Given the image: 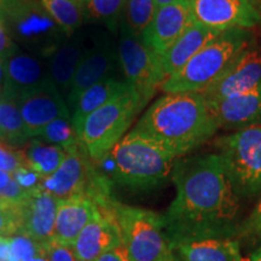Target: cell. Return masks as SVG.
<instances>
[{
    "mask_svg": "<svg viewBox=\"0 0 261 261\" xmlns=\"http://www.w3.org/2000/svg\"><path fill=\"white\" fill-rule=\"evenodd\" d=\"M175 197L163 215L171 246L202 238H233L240 198L219 154L179 158L172 172Z\"/></svg>",
    "mask_w": 261,
    "mask_h": 261,
    "instance_id": "1",
    "label": "cell"
},
{
    "mask_svg": "<svg viewBox=\"0 0 261 261\" xmlns=\"http://www.w3.org/2000/svg\"><path fill=\"white\" fill-rule=\"evenodd\" d=\"M200 92L166 93L150 106L132 130L165 145L178 158L198 148L219 129Z\"/></svg>",
    "mask_w": 261,
    "mask_h": 261,
    "instance_id": "2",
    "label": "cell"
},
{
    "mask_svg": "<svg viewBox=\"0 0 261 261\" xmlns=\"http://www.w3.org/2000/svg\"><path fill=\"white\" fill-rule=\"evenodd\" d=\"M114 181L132 190H151L165 184L172 177L179 159L174 152L156 140L130 130L112 151L106 155Z\"/></svg>",
    "mask_w": 261,
    "mask_h": 261,
    "instance_id": "3",
    "label": "cell"
},
{
    "mask_svg": "<svg viewBox=\"0 0 261 261\" xmlns=\"http://www.w3.org/2000/svg\"><path fill=\"white\" fill-rule=\"evenodd\" d=\"M255 42L248 29H228L198 51L180 70L163 81L165 93L202 92L232 63L241 52Z\"/></svg>",
    "mask_w": 261,
    "mask_h": 261,
    "instance_id": "4",
    "label": "cell"
},
{
    "mask_svg": "<svg viewBox=\"0 0 261 261\" xmlns=\"http://www.w3.org/2000/svg\"><path fill=\"white\" fill-rule=\"evenodd\" d=\"M0 19L21 50L42 58L50 57L69 37L40 0H0Z\"/></svg>",
    "mask_w": 261,
    "mask_h": 261,
    "instance_id": "5",
    "label": "cell"
},
{
    "mask_svg": "<svg viewBox=\"0 0 261 261\" xmlns=\"http://www.w3.org/2000/svg\"><path fill=\"white\" fill-rule=\"evenodd\" d=\"M144 107L139 94L130 90L104 104L84 120L80 140L93 162L112 151Z\"/></svg>",
    "mask_w": 261,
    "mask_h": 261,
    "instance_id": "6",
    "label": "cell"
},
{
    "mask_svg": "<svg viewBox=\"0 0 261 261\" xmlns=\"http://www.w3.org/2000/svg\"><path fill=\"white\" fill-rule=\"evenodd\" d=\"M112 211L130 261H158L172 249L163 215L116 201Z\"/></svg>",
    "mask_w": 261,
    "mask_h": 261,
    "instance_id": "7",
    "label": "cell"
},
{
    "mask_svg": "<svg viewBox=\"0 0 261 261\" xmlns=\"http://www.w3.org/2000/svg\"><path fill=\"white\" fill-rule=\"evenodd\" d=\"M219 156L238 198L261 194V126H252L219 139Z\"/></svg>",
    "mask_w": 261,
    "mask_h": 261,
    "instance_id": "8",
    "label": "cell"
},
{
    "mask_svg": "<svg viewBox=\"0 0 261 261\" xmlns=\"http://www.w3.org/2000/svg\"><path fill=\"white\" fill-rule=\"evenodd\" d=\"M117 55L125 80L139 94L143 103L146 104L166 80L160 56L123 25L117 45Z\"/></svg>",
    "mask_w": 261,
    "mask_h": 261,
    "instance_id": "9",
    "label": "cell"
},
{
    "mask_svg": "<svg viewBox=\"0 0 261 261\" xmlns=\"http://www.w3.org/2000/svg\"><path fill=\"white\" fill-rule=\"evenodd\" d=\"M188 3L195 22L218 32L249 31L261 23V12L254 0H188Z\"/></svg>",
    "mask_w": 261,
    "mask_h": 261,
    "instance_id": "10",
    "label": "cell"
},
{
    "mask_svg": "<svg viewBox=\"0 0 261 261\" xmlns=\"http://www.w3.org/2000/svg\"><path fill=\"white\" fill-rule=\"evenodd\" d=\"M261 86V47L254 42L234 58L220 76L200 92L208 103L219 102Z\"/></svg>",
    "mask_w": 261,
    "mask_h": 261,
    "instance_id": "11",
    "label": "cell"
},
{
    "mask_svg": "<svg viewBox=\"0 0 261 261\" xmlns=\"http://www.w3.org/2000/svg\"><path fill=\"white\" fill-rule=\"evenodd\" d=\"M117 64H120L117 50L108 40L98 41L92 47L87 48L65 98L70 114L81 94L106 77L113 76Z\"/></svg>",
    "mask_w": 261,
    "mask_h": 261,
    "instance_id": "12",
    "label": "cell"
},
{
    "mask_svg": "<svg viewBox=\"0 0 261 261\" xmlns=\"http://www.w3.org/2000/svg\"><path fill=\"white\" fill-rule=\"evenodd\" d=\"M29 138H35L45 126L58 117L70 115L69 108L51 83L24 93L17 99Z\"/></svg>",
    "mask_w": 261,
    "mask_h": 261,
    "instance_id": "13",
    "label": "cell"
},
{
    "mask_svg": "<svg viewBox=\"0 0 261 261\" xmlns=\"http://www.w3.org/2000/svg\"><path fill=\"white\" fill-rule=\"evenodd\" d=\"M192 22L188 0L156 10L154 18L140 35L146 47L161 56L181 37Z\"/></svg>",
    "mask_w": 261,
    "mask_h": 261,
    "instance_id": "14",
    "label": "cell"
},
{
    "mask_svg": "<svg viewBox=\"0 0 261 261\" xmlns=\"http://www.w3.org/2000/svg\"><path fill=\"white\" fill-rule=\"evenodd\" d=\"M121 243V234L112 211V203L109 207L98 205L96 213L75 241L74 253L76 259L96 261L102 254Z\"/></svg>",
    "mask_w": 261,
    "mask_h": 261,
    "instance_id": "15",
    "label": "cell"
},
{
    "mask_svg": "<svg viewBox=\"0 0 261 261\" xmlns=\"http://www.w3.org/2000/svg\"><path fill=\"white\" fill-rule=\"evenodd\" d=\"M60 201L44 190L31 192L27 198L18 204L21 217L19 234H25L42 246L54 241Z\"/></svg>",
    "mask_w": 261,
    "mask_h": 261,
    "instance_id": "16",
    "label": "cell"
},
{
    "mask_svg": "<svg viewBox=\"0 0 261 261\" xmlns=\"http://www.w3.org/2000/svg\"><path fill=\"white\" fill-rule=\"evenodd\" d=\"M6 89L4 96L18 99L24 93L50 84L47 58L19 50L5 61Z\"/></svg>",
    "mask_w": 261,
    "mask_h": 261,
    "instance_id": "17",
    "label": "cell"
},
{
    "mask_svg": "<svg viewBox=\"0 0 261 261\" xmlns=\"http://www.w3.org/2000/svg\"><path fill=\"white\" fill-rule=\"evenodd\" d=\"M210 104L220 128L243 129L261 126V86Z\"/></svg>",
    "mask_w": 261,
    "mask_h": 261,
    "instance_id": "18",
    "label": "cell"
},
{
    "mask_svg": "<svg viewBox=\"0 0 261 261\" xmlns=\"http://www.w3.org/2000/svg\"><path fill=\"white\" fill-rule=\"evenodd\" d=\"M97 210L96 202L84 195L60 201L55 223L54 241L74 248L75 241Z\"/></svg>",
    "mask_w": 261,
    "mask_h": 261,
    "instance_id": "19",
    "label": "cell"
},
{
    "mask_svg": "<svg viewBox=\"0 0 261 261\" xmlns=\"http://www.w3.org/2000/svg\"><path fill=\"white\" fill-rule=\"evenodd\" d=\"M220 33L198 24L192 19L190 25L185 29L181 37L165 54L160 56L161 68L166 79L180 70L198 51H201Z\"/></svg>",
    "mask_w": 261,
    "mask_h": 261,
    "instance_id": "20",
    "label": "cell"
},
{
    "mask_svg": "<svg viewBox=\"0 0 261 261\" xmlns=\"http://www.w3.org/2000/svg\"><path fill=\"white\" fill-rule=\"evenodd\" d=\"M86 51L87 47L83 38L74 33L64 39L54 54L47 58L51 84L56 87L64 100L70 90L75 71Z\"/></svg>",
    "mask_w": 261,
    "mask_h": 261,
    "instance_id": "21",
    "label": "cell"
},
{
    "mask_svg": "<svg viewBox=\"0 0 261 261\" xmlns=\"http://www.w3.org/2000/svg\"><path fill=\"white\" fill-rule=\"evenodd\" d=\"M180 261H246L234 238H202L172 246Z\"/></svg>",
    "mask_w": 261,
    "mask_h": 261,
    "instance_id": "22",
    "label": "cell"
},
{
    "mask_svg": "<svg viewBox=\"0 0 261 261\" xmlns=\"http://www.w3.org/2000/svg\"><path fill=\"white\" fill-rule=\"evenodd\" d=\"M130 90L133 89L126 80H121L116 77L115 75H113V76L106 77L104 80L99 81V83L85 91L77 99L73 112L70 114L71 121H73L79 137L81 125L90 114L96 112L104 104L109 103L114 98L122 96Z\"/></svg>",
    "mask_w": 261,
    "mask_h": 261,
    "instance_id": "23",
    "label": "cell"
},
{
    "mask_svg": "<svg viewBox=\"0 0 261 261\" xmlns=\"http://www.w3.org/2000/svg\"><path fill=\"white\" fill-rule=\"evenodd\" d=\"M25 165L42 178H48L60 168L67 151L39 138H31L21 148Z\"/></svg>",
    "mask_w": 261,
    "mask_h": 261,
    "instance_id": "24",
    "label": "cell"
},
{
    "mask_svg": "<svg viewBox=\"0 0 261 261\" xmlns=\"http://www.w3.org/2000/svg\"><path fill=\"white\" fill-rule=\"evenodd\" d=\"M31 139L25 130L17 99L0 97V142L21 149Z\"/></svg>",
    "mask_w": 261,
    "mask_h": 261,
    "instance_id": "25",
    "label": "cell"
},
{
    "mask_svg": "<svg viewBox=\"0 0 261 261\" xmlns=\"http://www.w3.org/2000/svg\"><path fill=\"white\" fill-rule=\"evenodd\" d=\"M51 16L68 35L76 33L84 22L83 0H40Z\"/></svg>",
    "mask_w": 261,
    "mask_h": 261,
    "instance_id": "26",
    "label": "cell"
},
{
    "mask_svg": "<svg viewBox=\"0 0 261 261\" xmlns=\"http://www.w3.org/2000/svg\"><path fill=\"white\" fill-rule=\"evenodd\" d=\"M35 138L44 140L50 144L61 146L65 151L81 144L80 137L77 135L73 121H71V115L58 117V119L51 121L41 129V132Z\"/></svg>",
    "mask_w": 261,
    "mask_h": 261,
    "instance_id": "27",
    "label": "cell"
},
{
    "mask_svg": "<svg viewBox=\"0 0 261 261\" xmlns=\"http://www.w3.org/2000/svg\"><path fill=\"white\" fill-rule=\"evenodd\" d=\"M125 5L126 0H83L84 19L115 29Z\"/></svg>",
    "mask_w": 261,
    "mask_h": 261,
    "instance_id": "28",
    "label": "cell"
},
{
    "mask_svg": "<svg viewBox=\"0 0 261 261\" xmlns=\"http://www.w3.org/2000/svg\"><path fill=\"white\" fill-rule=\"evenodd\" d=\"M125 23L122 25L132 34L140 37L154 18V0H126Z\"/></svg>",
    "mask_w": 261,
    "mask_h": 261,
    "instance_id": "29",
    "label": "cell"
},
{
    "mask_svg": "<svg viewBox=\"0 0 261 261\" xmlns=\"http://www.w3.org/2000/svg\"><path fill=\"white\" fill-rule=\"evenodd\" d=\"M10 250L19 261H32L44 250V246L25 234H16L10 237Z\"/></svg>",
    "mask_w": 261,
    "mask_h": 261,
    "instance_id": "30",
    "label": "cell"
},
{
    "mask_svg": "<svg viewBox=\"0 0 261 261\" xmlns=\"http://www.w3.org/2000/svg\"><path fill=\"white\" fill-rule=\"evenodd\" d=\"M28 195L29 192L19 187L11 173L0 169V200L10 204H19Z\"/></svg>",
    "mask_w": 261,
    "mask_h": 261,
    "instance_id": "31",
    "label": "cell"
},
{
    "mask_svg": "<svg viewBox=\"0 0 261 261\" xmlns=\"http://www.w3.org/2000/svg\"><path fill=\"white\" fill-rule=\"evenodd\" d=\"M21 232L18 204L4 203L0 207V237H12Z\"/></svg>",
    "mask_w": 261,
    "mask_h": 261,
    "instance_id": "32",
    "label": "cell"
},
{
    "mask_svg": "<svg viewBox=\"0 0 261 261\" xmlns=\"http://www.w3.org/2000/svg\"><path fill=\"white\" fill-rule=\"evenodd\" d=\"M22 166H25V160L21 149L0 142V169L14 173Z\"/></svg>",
    "mask_w": 261,
    "mask_h": 261,
    "instance_id": "33",
    "label": "cell"
},
{
    "mask_svg": "<svg viewBox=\"0 0 261 261\" xmlns=\"http://www.w3.org/2000/svg\"><path fill=\"white\" fill-rule=\"evenodd\" d=\"M11 174L15 180L17 181L19 187L23 189V190L29 192V194H31V192L41 190L44 178H42L41 175H39L37 172L33 171L32 168H29L27 165L19 167L17 171L11 173Z\"/></svg>",
    "mask_w": 261,
    "mask_h": 261,
    "instance_id": "34",
    "label": "cell"
},
{
    "mask_svg": "<svg viewBox=\"0 0 261 261\" xmlns=\"http://www.w3.org/2000/svg\"><path fill=\"white\" fill-rule=\"evenodd\" d=\"M45 255H46L48 261H75L74 248L64 244L57 243L56 241H51L44 247Z\"/></svg>",
    "mask_w": 261,
    "mask_h": 261,
    "instance_id": "35",
    "label": "cell"
},
{
    "mask_svg": "<svg viewBox=\"0 0 261 261\" xmlns=\"http://www.w3.org/2000/svg\"><path fill=\"white\" fill-rule=\"evenodd\" d=\"M240 234L261 238V197L247 220L241 224Z\"/></svg>",
    "mask_w": 261,
    "mask_h": 261,
    "instance_id": "36",
    "label": "cell"
},
{
    "mask_svg": "<svg viewBox=\"0 0 261 261\" xmlns=\"http://www.w3.org/2000/svg\"><path fill=\"white\" fill-rule=\"evenodd\" d=\"M19 50L17 44L10 37L8 29L0 19V58L6 61Z\"/></svg>",
    "mask_w": 261,
    "mask_h": 261,
    "instance_id": "37",
    "label": "cell"
},
{
    "mask_svg": "<svg viewBox=\"0 0 261 261\" xmlns=\"http://www.w3.org/2000/svg\"><path fill=\"white\" fill-rule=\"evenodd\" d=\"M96 261H130L123 244H119L113 249L108 250L100 255Z\"/></svg>",
    "mask_w": 261,
    "mask_h": 261,
    "instance_id": "38",
    "label": "cell"
},
{
    "mask_svg": "<svg viewBox=\"0 0 261 261\" xmlns=\"http://www.w3.org/2000/svg\"><path fill=\"white\" fill-rule=\"evenodd\" d=\"M6 89V69L5 61L0 58V97L4 96Z\"/></svg>",
    "mask_w": 261,
    "mask_h": 261,
    "instance_id": "39",
    "label": "cell"
},
{
    "mask_svg": "<svg viewBox=\"0 0 261 261\" xmlns=\"http://www.w3.org/2000/svg\"><path fill=\"white\" fill-rule=\"evenodd\" d=\"M184 2V0H154V4L156 10L160 8H163V6H167L171 4H175V3H180Z\"/></svg>",
    "mask_w": 261,
    "mask_h": 261,
    "instance_id": "40",
    "label": "cell"
},
{
    "mask_svg": "<svg viewBox=\"0 0 261 261\" xmlns=\"http://www.w3.org/2000/svg\"><path fill=\"white\" fill-rule=\"evenodd\" d=\"M158 261H180V259L177 256V254L173 252V249H171L167 254H165V255Z\"/></svg>",
    "mask_w": 261,
    "mask_h": 261,
    "instance_id": "41",
    "label": "cell"
},
{
    "mask_svg": "<svg viewBox=\"0 0 261 261\" xmlns=\"http://www.w3.org/2000/svg\"><path fill=\"white\" fill-rule=\"evenodd\" d=\"M246 261H261V244L250 254V256Z\"/></svg>",
    "mask_w": 261,
    "mask_h": 261,
    "instance_id": "42",
    "label": "cell"
},
{
    "mask_svg": "<svg viewBox=\"0 0 261 261\" xmlns=\"http://www.w3.org/2000/svg\"><path fill=\"white\" fill-rule=\"evenodd\" d=\"M44 247H45V246H44ZM32 261H48L46 255H45V250H42V252H41L40 254H39V255L35 256L34 259H33Z\"/></svg>",
    "mask_w": 261,
    "mask_h": 261,
    "instance_id": "43",
    "label": "cell"
},
{
    "mask_svg": "<svg viewBox=\"0 0 261 261\" xmlns=\"http://www.w3.org/2000/svg\"><path fill=\"white\" fill-rule=\"evenodd\" d=\"M8 261H19V260L14 255V254L11 253V250H10V255H9V257H8Z\"/></svg>",
    "mask_w": 261,
    "mask_h": 261,
    "instance_id": "44",
    "label": "cell"
},
{
    "mask_svg": "<svg viewBox=\"0 0 261 261\" xmlns=\"http://www.w3.org/2000/svg\"><path fill=\"white\" fill-rule=\"evenodd\" d=\"M4 203H6V202H4V201H2V200H0V207H2V205L4 204Z\"/></svg>",
    "mask_w": 261,
    "mask_h": 261,
    "instance_id": "45",
    "label": "cell"
},
{
    "mask_svg": "<svg viewBox=\"0 0 261 261\" xmlns=\"http://www.w3.org/2000/svg\"><path fill=\"white\" fill-rule=\"evenodd\" d=\"M75 261H86V260H80V259H76Z\"/></svg>",
    "mask_w": 261,
    "mask_h": 261,
    "instance_id": "46",
    "label": "cell"
}]
</instances>
